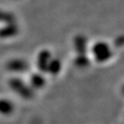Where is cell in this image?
<instances>
[{"label": "cell", "mask_w": 124, "mask_h": 124, "mask_svg": "<svg viewBox=\"0 0 124 124\" xmlns=\"http://www.w3.org/2000/svg\"><path fill=\"white\" fill-rule=\"evenodd\" d=\"M8 85L14 93L25 100H31L35 96V90L23 79L13 78L9 81Z\"/></svg>", "instance_id": "6da1fadb"}, {"label": "cell", "mask_w": 124, "mask_h": 124, "mask_svg": "<svg viewBox=\"0 0 124 124\" xmlns=\"http://www.w3.org/2000/svg\"><path fill=\"white\" fill-rule=\"evenodd\" d=\"M92 53L94 60L99 63H103L109 61L112 56L111 48L106 42H97L93 46Z\"/></svg>", "instance_id": "7a4b0ae2"}, {"label": "cell", "mask_w": 124, "mask_h": 124, "mask_svg": "<svg viewBox=\"0 0 124 124\" xmlns=\"http://www.w3.org/2000/svg\"><path fill=\"white\" fill-rule=\"evenodd\" d=\"M29 65L28 62L23 59H13L7 62V69L11 73H24L28 69Z\"/></svg>", "instance_id": "3957f363"}, {"label": "cell", "mask_w": 124, "mask_h": 124, "mask_svg": "<svg viewBox=\"0 0 124 124\" xmlns=\"http://www.w3.org/2000/svg\"><path fill=\"white\" fill-rule=\"evenodd\" d=\"M52 58L53 56L48 51H42L39 53L38 56H37L36 64L40 73H46Z\"/></svg>", "instance_id": "277c9868"}, {"label": "cell", "mask_w": 124, "mask_h": 124, "mask_svg": "<svg viewBox=\"0 0 124 124\" xmlns=\"http://www.w3.org/2000/svg\"><path fill=\"white\" fill-rule=\"evenodd\" d=\"M31 87L34 90H40L43 89L46 85V79L42 75L41 73H32L30 77V83H29Z\"/></svg>", "instance_id": "5b68a950"}, {"label": "cell", "mask_w": 124, "mask_h": 124, "mask_svg": "<svg viewBox=\"0 0 124 124\" xmlns=\"http://www.w3.org/2000/svg\"><path fill=\"white\" fill-rule=\"evenodd\" d=\"M15 110L13 101L6 98H0V115L4 116L11 115Z\"/></svg>", "instance_id": "8992f818"}, {"label": "cell", "mask_w": 124, "mask_h": 124, "mask_svg": "<svg viewBox=\"0 0 124 124\" xmlns=\"http://www.w3.org/2000/svg\"><path fill=\"white\" fill-rule=\"evenodd\" d=\"M61 62L57 58H52V60L49 63L46 73H50L51 75H57L61 70Z\"/></svg>", "instance_id": "52a82bcc"}]
</instances>
